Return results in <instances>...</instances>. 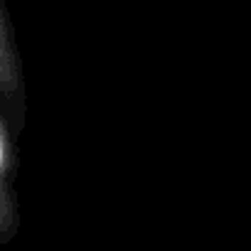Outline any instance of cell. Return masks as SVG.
Segmentation results:
<instances>
[{
	"label": "cell",
	"instance_id": "2",
	"mask_svg": "<svg viewBox=\"0 0 251 251\" xmlns=\"http://www.w3.org/2000/svg\"><path fill=\"white\" fill-rule=\"evenodd\" d=\"M18 136L0 111V246L10 244L20 231V202H18Z\"/></svg>",
	"mask_w": 251,
	"mask_h": 251
},
{
	"label": "cell",
	"instance_id": "1",
	"mask_svg": "<svg viewBox=\"0 0 251 251\" xmlns=\"http://www.w3.org/2000/svg\"><path fill=\"white\" fill-rule=\"evenodd\" d=\"M0 111L20 138L27 126V79L5 0H0Z\"/></svg>",
	"mask_w": 251,
	"mask_h": 251
}]
</instances>
